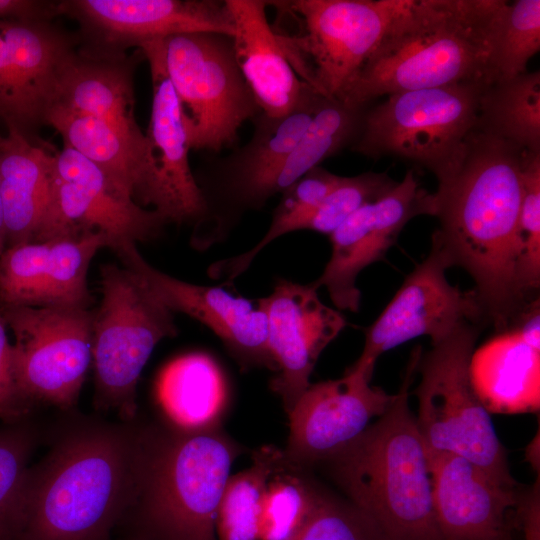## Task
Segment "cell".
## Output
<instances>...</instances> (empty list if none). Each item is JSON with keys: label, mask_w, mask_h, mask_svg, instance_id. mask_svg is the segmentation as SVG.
<instances>
[{"label": "cell", "mask_w": 540, "mask_h": 540, "mask_svg": "<svg viewBox=\"0 0 540 540\" xmlns=\"http://www.w3.org/2000/svg\"><path fill=\"white\" fill-rule=\"evenodd\" d=\"M235 26L238 67L261 112L282 117L320 97L294 71L268 22V1L225 0Z\"/></svg>", "instance_id": "obj_23"}, {"label": "cell", "mask_w": 540, "mask_h": 540, "mask_svg": "<svg viewBox=\"0 0 540 540\" xmlns=\"http://www.w3.org/2000/svg\"><path fill=\"white\" fill-rule=\"evenodd\" d=\"M366 108L324 97L305 133L271 177L268 199L281 194L323 160L351 145Z\"/></svg>", "instance_id": "obj_30"}, {"label": "cell", "mask_w": 540, "mask_h": 540, "mask_svg": "<svg viewBox=\"0 0 540 540\" xmlns=\"http://www.w3.org/2000/svg\"><path fill=\"white\" fill-rule=\"evenodd\" d=\"M101 291L99 307L92 311L93 405L133 422L142 370L157 344L177 334L174 312L125 266L101 268Z\"/></svg>", "instance_id": "obj_7"}, {"label": "cell", "mask_w": 540, "mask_h": 540, "mask_svg": "<svg viewBox=\"0 0 540 540\" xmlns=\"http://www.w3.org/2000/svg\"><path fill=\"white\" fill-rule=\"evenodd\" d=\"M373 371L352 365L341 378L310 384L288 413L284 454L291 464L333 458L386 412L395 394L370 384Z\"/></svg>", "instance_id": "obj_17"}, {"label": "cell", "mask_w": 540, "mask_h": 540, "mask_svg": "<svg viewBox=\"0 0 540 540\" xmlns=\"http://www.w3.org/2000/svg\"><path fill=\"white\" fill-rule=\"evenodd\" d=\"M323 98L282 117L261 112L252 120L250 140L219 160L200 186L208 218L197 234V244L207 247L222 241L245 212L265 205L271 177L305 133Z\"/></svg>", "instance_id": "obj_13"}, {"label": "cell", "mask_w": 540, "mask_h": 540, "mask_svg": "<svg viewBox=\"0 0 540 540\" xmlns=\"http://www.w3.org/2000/svg\"><path fill=\"white\" fill-rule=\"evenodd\" d=\"M133 62L126 56L97 58L75 50L57 73L47 107L57 105L97 118L149 151L134 117Z\"/></svg>", "instance_id": "obj_24"}, {"label": "cell", "mask_w": 540, "mask_h": 540, "mask_svg": "<svg viewBox=\"0 0 540 540\" xmlns=\"http://www.w3.org/2000/svg\"><path fill=\"white\" fill-rule=\"evenodd\" d=\"M5 249H6L5 225H4L1 186H0V256L2 255Z\"/></svg>", "instance_id": "obj_43"}, {"label": "cell", "mask_w": 540, "mask_h": 540, "mask_svg": "<svg viewBox=\"0 0 540 540\" xmlns=\"http://www.w3.org/2000/svg\"><path fill=\"white\" fill-rule=\"evenodd\" d=\"M237 456L217 428H144L139 489L131 508L143 540H217L216 518Z\"/></svg>", "instance_id": "obj_5"}, {"label": "cell", "mask_w": 540, "mask_h": 540, "mask_svg": "<svg viewBox=\"0 0 540 540\" xmlns=\"http://www.w3.org/2000/svg\"><path fill=\"white\" fill-rule=\"evenodd\" d=\"M285 457L271 475L263 502L260 540H293L301 531L322 493Z\"/></svg>", "instance_id": "obj_34"}, {"label": "cell", "mask_w": 540, "mask_h": 540, "mask_svg": "<svg viewBox=\"0 0 540 540\" xmlns=\"http://www.w3.org/2000/svg\"><path fill=\"white\" fill-rule=\"evenodd\" d=\"M431 240L428 256L366 329L362 353L353 365L374 369L381 354L414 338L428 336L434 345L465 323L489 321L474 289L463 291L447 280L446 270L453 266L441 245Z\"/></svg>", "instance_id": "obj_14"}, {"label": "cell", "mask_w": 540, "mask_h": 540, "mask_svg": "<svg viewBox=\"0 0 540 540\" xmlns=\"http://www.w3.org/2000/svg\"><path fill=\"white\" fill-rule=\"evenodd\" d=\"M39 431L28 419L0 428V540H18L23 490Z\"/></svg>", "instance_id": "obj_35"}, {"label": "cell", "mask_w": 540, "mask_h": 540, "mask_svg": "<svg viewBox=\"0 0 540 540\" xmlns=\"http://www.w3.org/2000/svg\"><path fill=\"white\" fill-rule=\"evenodd\" d=\"M499 540H511V535L508 534V535L504 536L503 538H501Z\"/></svg>", "instance_id": "obj_44"}, {"label": "cell", "mask_w": 540, "mask_h": 540, "mask_svg": "<svg viewBox=\"0 0 540 540\" xmlns=\"http://www.w3.org/2000/svg\"><path fill=\"white\" fill-rule=\"evenodd\" d=\"M509 333L473 354L470 370L475 391L489 413L538 411L540 350Z\"/></svg>", "instance_id": "obj_27"}, {"label": "cell", "mask_w": 540, "mask_h": 540, "mask_svg": "<svg viewBox=\"0 0 540 540\" xmlns=\"http://www.w3.org/2000/svg\"><path fill=\"white\" fill-rule=\"evenodd\" d=\"M139 48L148 60L153 90L145 134L154 167L151 208L168 223H194L201 229L208 218V207L190 168L182 110L165 68L159 40Z\"/></svg>", "instance_id": "obj_21"}, {"label": "cell", "mask_w": 540, "mask_h": 540, "mask_svg": "<svg viewBox=\"0 0 540 540\" xmlns=\"http://www.w3.org/2000/svg\"><path fill=\"white\" fill-rule=\"evenodd\" d=\"M156 396L171 426L186 431L216 428L227 403L220 369L201 353L171 361L157 379Z\"/></svg>", "instance_id": "obj_28"}, {"label": "cell", "mask_w": 540, "mask_h": 540, "mask_svg": "<svg viewBox=\"0 0 540 540\" xmlns=\"http://www.w3.org/2000/svg\"><path fill=\"white\" fill-rule=\"evenodd\" d=\"M488 84L464 82L387 95L365 109L350 147L369 158L393 156L413 162L442 183L462 161Z\"/></svg>", "instance_id": "obj_8"}, {"label": "cell", "mask_w": 540, "mask_h": 540, "mask_svg": "<svg viewBox=\"0 0 540 540\" xmlns=\"http://www.w3.org/2000/svg\"><path fill=\"white\" fill-rule=\"evenodd\" d=\"M536 450H539V439L533 440L527 449V457L533 467L539 470V454H536Z\"/></svg>", "instance_id": "obj_42"}, {"label": "cell", "mask_w": 540, "mask_h": 540, "mask_svg": "<svg viewBox=\"0 0 540 540\" xmlns=\"http://www.w3.org/2000/svg\"><path fill=\"white\" fill-rule=\"evenodd\" d=\"M49 20L0 19V118L29 137L43 124L57 73L75 51Z\"/></svg>", "instance_id": "obj_20"}, {"label": "cell", "mask_w": 540, "mask_h": 540, "mask_svg": "<svg viewBox=\"0 0 540 540\" xmlns=\"http://www.w3.org/2000/svg\"><path fill=\"white\" fill-rule=\"evenodd\" d=\"M428 456L442 540H499L510 534L508 512L519 498L514 489L500 486L460 455Z\"/></svg>", "instance_id": "obj_22"}, {"label": "cell", "mask_w": 540, "mask_h": 540, "mask_svg": "<svg viewBox=\"0 0 540 540\" xmlns=\"http://www.w3.org/2000/svg\"><path fill=\"white\" fill-rule=\"evenodd\" d=\"M396 183L386 173L366 172L353 177H342L308 217L302 230L330 235L358 209L379 199Z\"/></svg>", "instance_id": "obj_37"}, {"label": "cell", "mask_w": 540, "mask_h": 540, "mask_svg": "<svg viewBox=\"0 0 540 540\" xmlns=\"http://www.w3.org/2000/svg\"><path fill=\"white\" fill-rule=\"evenodd\" d=\"M59 14V2L0 0V19L51 20Z\"/></svg>", "instance_id": "obj_40"}, {"label": "cell", "mask_w": 540, "mask_h": 540, "mask_svg": "<svg viewBox=\"0 0 540 540\" xmlns=\"http://www.w3.org/2000/svg\"><path fill=\"white\" fill-rule=\"evenodd\" d=\"M275 2L298 21L296 34L274 31L296 74L321 96L341 100L405 0Z\"/></svg>", "instance_id": "obj_9"}, {"label": "cell", "mask_w": 540, "mask_h": 540, "mask_svg": "<svg viewBox=\"0 0 540 540\" xmlns=\"http://www.w3.org/2000/svg\"><path fill=\"white\" fill-rule=\"evenodd\" d=\"M422 350L415 348L394 400L377 421L330 460L356 508L388 540H442L429 456L409 407V388Z\"/></svg>", "instance_id": "obj_4"}, {"label": "cell", "mask_w": 540, "mask_h": 540, "mask_svg": "<svg viewBox=\"0 0 540 540\" xmlns=\"http://www.w3.org/2000/svg\"><path fill=\"white\" fill-rule=\"evenodd\" d=\"M418 215H432V193L408 170L391 190L358 209L329 235L331 256L312 284L324 287L338 310L358 312V275L383 260L404 226Z\"/></svg>", "instance_id": "obj_16"}, {"label": "cell", "mask_w": 540, "mask_h": 540, "mask_svg": "<svg viewBox=\"0 0 540 540\" xmlns=\"http://www.w3.org/2000/svg\"><path fill=\"white\" fill-rule=\"evenodd\" d=\"M481 325L465 323L421 353L416 425L429 453L460 455L500 486L514 489L505 449L471 378Z\"/></svg>", "instance_id": "obj_6"}, {"label": "cell", "mask_w": 540, "mask_h": 540, "mask_svg": "<svg viewBox=\"0 0 540 540\" xmlns=\"http://www.w3.org/2000/svg\"><path fill=\"white\" fill-rule=\"evenodd\" d=\"M50 200L33 242L76 238L101 232L113 251L152 240L167 220L134 202L94 163L65 146L54 155Z\"/></svg>", "instance_id": "obj_12"}, {"label": "cell", "mask_w": 540, "mask_h": 540, "mask_svg": "<svg viewBox=\"0 0 540 540\" xmlns=\"http://www.w3.org/2000/svg\"><path fill=\"white\" fill-rule=\"evenodd\" d=\"M539 484L534 486L528 496L518 498L516 505L520 526L525 540H540Z\"/></svg>", "instance_id": "obj_41"}, {"label": "cell", "mask_w": 540, "mask_h": 540, "mask_svg": "<svg viewBox=\"0 0 540 540\" xmlns=\"http://www.w3.org/2000/svg\"><path fill=\"white\" fill-rule=\"evenodd\" d=\"M293 540L388 539L352 503H344L322 494L311 516Z\"/></svg>", "instance_id": "obj_38"}, {"label": "cell", "mask_w": 540, "mask_h": 540, "mask_svg": "<svg viewBox=\"0 0 540 540\" xmlns=\"http://www.w3.org/2000/svg\"><path fill=\"white\" fill-rule=\"evenodd\" d=\"M476 127L528 153H540V72L488 84Z\"/></svg>", "instance_id": "obj_29"}, {"label": "cell", "mask_w": 540, "mask_h": 540, "mask_svg": "<svg viewBox=\"0 0 540 540\" xmlns=\"http://www.w3.org/2000/svg\"><path fill=\"white\" fill-rule=\"evenodd\" d=\"M7 328L0 306V419L15 424L28 419L32 407L22 398L15 382Z\"/></svg>", "instance_id": "obj_39"}, {"label": "cell", "mask_w": 540, "mask_h": 540, "mask_svg": "<svg viewBox=\"0 0 540 540\" xmlns=\"http://www.w3.org/2000/svg\"><path fill=\"white\" fill-rule=\"evenodd\" d=\"M54 175V155L14 127L0 135L6 248L33 242L50 200Z\"/></svg>", "instance_id": "obj_25"}, {"label": "cell", "mask_w": 540, "mask_h": 540, "mask_svg": "<svg viewBox=\"0 0 540 540\" xmlns=\"http://www.w3.org/2000/svg\"><path fill=\"white\" fill-rule=\"evenodd\" d=\"M284 459V451L262 447L250 467L229 477L217 512V540H260L267 484Z\"/></svg>", "instance_id": "obj_32"}, {"label": "cell", "mask_w": 540, "mask_h": 540, "mask_svg": "<svg viewBox=\"0 0 540 540\" xmlns=\"http://www.w3.org/2000/svg\"><path fill=\"white\" fill-rule=\"evenodd\" d=\"M59 13L80 25L78 52L97 58L123 57L128 48L176 34H235L226 2L217 0H66Z\"/></svg>", "instance_id": "obj_15"}, {"label": "cell", "mask_w": 540, "mask_h": 540, "mask_svg": "<svg viewBox=\"0 0 540 540\" xmlns=\"http://www.w3.org/2000/svg\"><path fill=\"white\" fill-rule=\"evenodd\" d=\"M115 252L172 312L184 313L207 326L243 366L275 370L267 346L266 316L256 301L232 295L220 286L172 277L149 264L136 244L123 245Z\"/></svg>", "instance_id": "obj_19"}, {"label": "cell", "mask_w": 540, "mask_h": 540, "mask_svg": "<svg viewBox=\"0 0 540 540\" xmlns=\"http://www.w3.org/2000/svg\"><path fill=\"white\" fill-rule=\"evenodd\" d=\"M515 282L521 299L538 297L540 287V153H528L522 172L517 224Z\"/></svg>", "instance_id": "obj_36"}, {"label": "cell", "mask_w": 540, "mask_h": 540, "mask_svg": "<svg viewBox=\"0 0 540 540\" xmlns=\"http://www.w3.org/2000/svg\"><path fill=\"white\" fill-rule=\"evenodd\" d=\"M501 0H405L340 101L357 107L393 93L493 82L491 27Z\"/></svg>", "instance_id": "obj_3"}, {"label": "cell", "mask_w": 540, "mask_h": 540, "mask_svg": "<svg viewBox=\"0 0 540 540\" xmlns=\"http://www.w3.org/2000/svg\"><path fill=\"white\" fill-rule=\"evenodd\" d=\"M341 179V176L320 165L312 168L281 193L270 225L262 238L241 254L213 262L208 268V275L212 279L223 280L225 284L232 283L248 269L266 246L285 234L302 230L308 217Z\"/></svg>", "instance_id": "obj_31"}, {"label": "cell", "mask_w": 540, "mask_h": 540, "mask_svg": "<svg viewBox=\"0 0 540 540\" xmlns=\"http://www.w3.org/2000/svg\"><path fill=\"white\" fill-rule=\"evenodd\" d=\"M158 40L190 149L219 152L235 144L242 124L261 110L236 62L233 38L194 32Z\"/></svg>", "instance_id": "obj_10"}, {"label": "cell", "mask_w": 540, "mask_h": 540, "mask_svg": "<svg viewBox=\"0 0 540 540\" xmlns=\"http://www.w3.org/2000/svg\"><path fill=\"white\" fill-rule=\"evenodd\" d=\"M528 152L477 127L469 134L459 167L432 193V234L452 266L466 270L488 320L509 328L527 304L517 290L515 259Z\"/></svg>", "instance_id": "obj_1"}, {"label": "cell", "mask_w": 540, "mask_h": 540, "mask_svg": "<svg viewBox=\"0 0 540 540\" xmlns=\"http://www.w3.org/2000/svg\"><path fill=\"white\" fill-rule=\"evenodd\" d=\"M144 428L81 420L30 466L18 540H107L139 489Z\"/></svg>", "instance_id": "obj_2"}, {"label": "cell", "mask_w": 540, "mask_h": 540, "mask_svg": "<svg viewBox=\"0 0 540 540\" xmlns=\"http://www.w3.org/2000/svg\"><path fill=\"white\" fill-rule=\"evenodd\" d=\"M13 332L14 378L22 398L68 410L92 364V311L81 306L0 304Z\"/></svg>", "instance_id": "obj_11"}, {"label": "cell", "mask_w": 540, "mask_h": 540, "mask_svg": "<svg viewBox=\"0 0 540 540\" xmlns=\"http://www.w3.org/2000/svg\"><path fill=\"white\" fill-rule=\"evenodd\" d=\"M317 290L312 283L279 279L269 295L256 300L266 316L267 346L277 372L270 386L287 414L310 386L320 354L347 324Z\"/></svg>", "instance_id": "obj_18"}, {"label": "cell", "mask_w": 540, "mask_h": 540, "mask_svg": "<svg viewBox=\"0 0 540 540\" xmlns=\"http://www.w3.org/2000/svg\"><path fill=\"white\" fill-rule=\"evenodd\" d=\"M539 50L540 1L501 0L491 27L493 82L526 73L529 60Z\"/></svg>", "instance_id": "obj_33"}, {"label": "cell", "mask_w": 540, "mask_h": 540, "mask_svg": "<svg viewBox=\"0 0 540 540\" xmlns=\"http://www.w3.org/2000/svg\"><path fill=\"white\" fill-rule=\"evenodd\" d=\"M133 540H143V539L137 537V538H135V539H133Z\"/></svg>", "instance_id": "obj_45"}, {"label": "cell", "mask_w": 540, "mask_h": 540, "mask_svg": "<svg viewBox=\"0 0 540 540\" xmlns=\"http://www.w3.org/2000/svg\"><path fill=\"white\" fill-rule=\"evenodd\" d=\"M43 124L55 128L65 146L98 166L135 203L145 208L151 206L154 167L148 150L97 118L57 105L47 107Z\"/></svg>", "instance_id": "obj_26"}]
</instances>
